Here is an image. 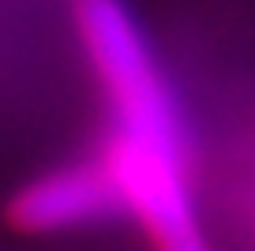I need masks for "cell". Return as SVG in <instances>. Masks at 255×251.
<instances>
[{"label": "cell", "instance_id": "cell-2", "mask_svg": "<svg viewBox=\"0 0 255 251\" xmlns=\"http://www.w3.org/2000/svg\"><path fill=\"white\" fill-rule=\"evenodd\" d=\"M4 221L23 236L87 233L131 225L124 184L98 146L45 165L23 180L4 203Z\"/></svg>", "mask_w": 255, "mask_h": 251}, {"label": "cell", "instance_id": "cell-1", "mask_svg": "<svg viewBox=\"0 0 255 251\" xmlns=\"http://www.w3.org/2000/svg\"><path fill=\"white\" fill-rule=\"evenodd\" d=\"M195 79L180 87L199 131V184L214 240L255 251V68L191 60Z\"/></svg>", "mask_w": 255, "mask_h": 251}]
</instances>
